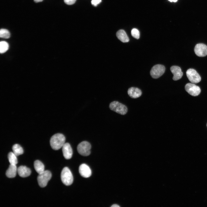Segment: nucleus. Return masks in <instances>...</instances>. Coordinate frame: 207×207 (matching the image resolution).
<instances>
[{"label": "nucleus", "instance_id": "1", "mask_svg": "<svg viewBox=\"0 0 207 207\" xmlns=\"http://www.w3.org/2000/svg\"><path fill=\"white\" fill-rule=\"evenodd\" d=\"M66 138L61 133H57L51 138L50 143L51 148L55 150H57L62 147L65 143Z\"/></svg>", "mask_w": 207, "mask_h": 207}, {"label": "nucleus", "instance_id": "2", "mask_svg": "<svg viewBox=\"0 0 207 207\" xmlns=\"http://www.w3.org/2000/svg\"><path fill=\"white\" fill-rule=\"evenodd\" d=\"M61 178L63 183L66 186L71 185L73 181L72 174L67 167L64 168L62 171Z\"/></svg>", "mask_w": 207, "mask_h": 207}, {"label": "nucleus", "instance_id": "3", "mask_svg": "<svg viewBox=\"0 0 207 207\" xmlns=\"http://www.w3.org/2000/svg\"><path fill=\"white\" fill-rule=\"evenodd\" d=\"M109 107L111 110L122 115L125 114L128 111L127 108L125 105L116 101L111 102Z\"/></svg>", "mask_w": 207, "mask_h": 207}, {"label": "nucleus", "instance_id": "4", "mask_svg": "<svg viewBox=\"0 0 207 207\" xmlns=\"http://www.w3.org/2000/svg\"><path fill=\"white\" fill-rule=\"evenodd\" d=\"M51 177V173L48 170H45L42 173L39 174L37 177V180L39 186L41 187L46 186Z\"/></svg>", "mask_w": 207, "mask_h": 207}, {"label": "nucleus", "instance_id": "5", "mask_svg": "<svg viewBox=\"0 0 207 207\" xmlns=\"http://www.w3.org/2000/svg\"><path fill=\"white\" fill-rule=\"evenodd\" d=\"M91 148V146L89 142L86 141H84L78 145L77 150L80 155L87 156L90 154Z\"/></svg>", "mask_w": 207, "mask_h": 207}, {"label": "nucleus", "instance_id": "6", "mask_svg": "<svg viewBox=\"0 0 207 207\" xmlns=\"http://www.w3.org/2000/svg\"><path fill=\"white\" fill-rule=\"evenodd\" d=\"M164 66L161 64H157L154 66L150 72L151 76L154 78H157L161 76L164 72Z\"/></svg>", "mask_w": 207, "mask_h": 207}, {"label": "nucleus", "instance_id": "7", "mask_svg": "<svg viewBox=\"0 0 207 207\" xmlns=\"http://www.w3.org/2000/svg\"><path fill=\"white\" fill-rule=\"evenodd\" d=\"M186 74L188 79L192 83H197L201 81V78L200 76L197 71L193 69H188L187 71Z\"/></svg>", "mask_w": 207, "mask_h": 207}, {"label": "nucleus", "instance_id": "8", "mask_svg": "<svg viewBox=\"0 0 207 207\" xmlns=\"http://www.w3.org/2000/svg\"><path fill=\"white\" fill-rule=\"evenodd\" d=\"M186 91L190 95L196 96L200 93L201 90L200 87L193 83H188L185 86Z\"/></svg>", "mask_w": 207, "mask_h": 207}, {"label": "nucleus", "instance_id": "9", "mask_svg": "<svg viewBox=\"0 0 207 207\" xmlns=\"http://www.w3.org/2000/svg\"><path fill=\"white\" fill-rule=\"evenodd\" d=\"M194 51L198 56L204 57L207 55V46L203 43L197 44L195 47Z\"/></svg>", "mask_w": 207, "mask_h": 207}, {"label": "nucleus", "instance_id": "10", "mask_svg": "<svg viewBox=\"0 0 207 207\" xmlns=\"http://www.w3.org/2000/svg\"><path fill=\"white\" fill-rule=\"evenodd\" d=\"M79 172L80 175L85 178L89 177L91 175V171L90 168L85 164H82L80 166Z\"/></svg>", "mask_w": 207, "mask_h": 207}, {"label": "nucleus", "instance_id": "11", "mask_svg": "<svg viewBox=\"0 0 207 207\" xmlns=\"http://www.w3.org/2000/svg\"><path fill=\"white\" fill-rule=\"evenodd\" d=\"M62 151L63 156L66 159H69L72 158L73 151L69 143H65L62 147Z\"/></svg>", "mask_w": 207, "mask_h": 207}, {"label": "nucleus", "instance_id": "12", "mask_svg": "<svg viewBox=\"0 0 207 207\" xmlns=\"http://www.w3.org/2000/svg\"><path fill=\"white\" fill-rule=\"evenodd\" d=\"M170 70L173 75V79L177 80L180 79L183 75L181 68L178 66H174L170 68Z\"/></svg>", "mask_w": 207, "mask_h": 207}, {"label": "nucleus", "instance_id": "13", "mask_svg": "<svg viewBox=\"0 0 207 207\" xmlns=\"http://www.w3.org/2000/svg\"><path fill=\"white\" fill-rule=\"evenodd\" d=\"M17 172L20 176L23 178L29 176L31 173L30 168L23 166H20L18 168Z\"/></svg>", "mask_w": 207, "mask_h": 207}, {"label": "nucleus", "instance_id": "14", "mask_svg": "<svg viewBox=\"0 0 207 207\" xmlns=\"http://www.w3.org/2000/svg\"><path fill=\"white\" fill-rule=\"evenodd\" d=\"M128 93L131 98H136L141 95L142 92L141 90L138 88L131 87L128 89Z\"/></svg>", "mask_w": 207, "mask_h": 207}, {"label": "nucleus", "instance_id": "15", "mask_svg": "<svg viewBox=\"0 0 207 207\" xmlns=\"http://www.w3.org/2000/svg\"><path fill=\"white\" fill-rule=\"evenodd\" d=\"M17 169L16 165L10 164L6 172V175L9 178H13L16 175Z\"/></svg>", "mask_w": 207, "mask_h": 207}, {"label": "nucleus", "instance_id": "16", "mask_svg": "<svg viewBox=\"0 0 207 207\" xmlns=\"http://www.w3.org/2000/svg\"><path fill=\"white\" fill-rule=\"evenodd\" d=\"M116 35L118 38L122 42H127L129 41L128 37L124 30H119L116 32Z\"/></svg>", "mask_w": 207, "mask_h": 207}, {"label": "nucleus", "instance_id": "17", "mask_svg": "<svg viewBox=\"0 0 207 207\" xmlns=\"http://www.w3.org/2000/svg\"><path fill=\"white\" fill-rule=\"evenodd\" d=\"M34 167L36 171L39 174L43 172L45 166L43 164L40 160H37L34 162Z\"/></svg>", "mask_w": 207, "mask_h": 207}, {"label": "nucleus", "instance_id": "18", "mask_svg": "<svg viewBox=\"0 0 207 207\" xmlns=\"http://www.w3.org/2000/svg\"><path fill=\"white\" fill-rule=\"evenodd\" d=\"M12 149L13 152L16 156L21 155L24 153L23 148L18 144L14 145L12 147Z\"/></svg>", "mask_w": 207, "mask_h": 207}, {"label": "nucleus", "instance_id": "19", "mask_svg": "<svg viewBox=\"0 0 207 207\" xmlns=\"http://www.w3.org/2000/svg\"><path fill=\"white\" fill-rule=\"evenodd\" d=\"M16 156L13 152L9 153L8 155V158L10 164L16 165L18 163Z\"/></svg>", "mask_w": 207, "mask_h": 207}, {"label": "nucleus", "instance_id": "20", "mask_svg": "<svg viewBox=\"0 0 207 207\" xmlns=\"http://www.w3.org/2000/svg\"><path fill=\"white\" fill-rule=\"evenodd\" d=\"M9 48L8 43L5 41H1L0 43V52L1 53L5 52Z\"/></svg>", "mask_w": 207, "mask_h": 207}, {"label": "nucleus", "instance_id": "21", "mask_svg": "<svg viewBox=\"0 0 207 207\" xmlns=\"http://www.w3.org/2000/svg\"><path fill=\"white\" fill-rule=\"evenodd\" d=\"M0 37L1 38L8 39L10 37L9 31L5 29H1L0 30Z\"/></svg>", "mask_w": 207, "mask_h": 207}, {"label": "nucleus", "instance_id": "22", "mask_svg": "<svg viewBox=\"0 0 207 207\" xmlns=\"http://www.w3.org/2000/svg\"><path fill=\"white\" fill-rule=\"evenodd\" d=\"M131 34L133 37L138 39L140 37V33L139 30L136 28L133 29L131 31Z\"/></svg>", "mask_w": 207, "mask_h": 207}, {"label": "nucleus", "instance_id": "23", "mask_svg": "<svg viewBox=\"0 0 207 207\" xmlns=\"http://www.w3.org/2000/svg\"><path fill=\"white\" fill-rule=\"evenodd\" d=\"M76 0H64V2L67 4L71 5L74 4Z\"/></svg>", "mask_w": 207, "mask_h": 207}, {"label": "nucleus", "instance_id": "24", "mask_svg": "<svg viewBox=\"0 0 207 207\" xmlns=\"http://www.w3.org/2000/svg\"><path fill=\"white\" fill-rule=\"evenodd\" d=\"M101 1V0H92L91 4L95 6H96Z\"/></svg>", "mask_w": 207, "mask_h": 207}, {"label": "nucleus", "instance_id": "25", "mask_svg": "<svg viewBox=\"0 0 207 207\" xmlns=\"http://www.w3.org/2000/svg\"><path fill=\"white\" fill-rule=\"evenodd\" d=\"M111 207H120V206L116 204H114L113 205H112L111 206Z\"/></svg>", "mask_w": 207, "mask_h": 207}, {"label": "nucleus", "instance_id": "26", "mask_svg": "<svg viewBox=\"0 0 207 207\" xmlns=\"http://www.w3.org/2000/svg\"><path fill=\"white\" fill-rule=\"evenodd\" d=\"M36 3H38L42 2L43 0H34Z\"/></svg>", "mask_w": 207, "mask_h": 207}, {"label": "nucleus", "instance_id": "27", "mask_svg": "<svg viewBox=\"0 0 207 207\" xmlns=\"http://www.w3.org/2000/svg\"><path fill=\"white\" fill-rule=\"evenodd\" d=\"M169 1L171 2H176L177 1V0H168Z\"/></svg>", "mask_w": 207, "mask_h": 207}, {"label": "nucleus", "instance_id": "28", "mask_svg": "<svg viewBox=\"0 0 207 207\" xmlns=\"http://www.w3.org/2000/svg\"></svg>", "mask_w": 207, "mask_h": 207}]
</instances>
